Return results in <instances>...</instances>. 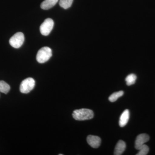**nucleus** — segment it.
<instances>
[{
    "instance_id": "f257e3e1",
    "label": "nucleus",
    "mask_w": 155,
    "mask_h": 155,
    "mask_svg": "<svg viewBox=\"0 0 155 155\" xmlns=\"http://www.w3.org/2000/svg\"><path fill=\"white\" fill-rule=\"evenodd\" d=\"M94 116L93 111L88 109H81L73 111V118L78 121H84L92 119Z\"/></svg>"
},
{
    "instance_id": "f03ea898",
    "label": "nucleus",
    "mask_w": 155,
    "mask_h": 155,
    "mask_svg": "<svg viewBox=\"0 0 155 155\" xmlns=\"http://www.w3.org/2000/svg\"><path fill=\"white\" fill-rule=\"evenodd\" d=\"M52 56V50L48 47L42 48L36 55V60L40 64H43L48 61Z\"/></svg>"
},
{
    "instance_id": "7ed1b4c3",
    "label": "nucleus",
    "mask_w": 155,
    "mask_h": 155,
    "mask_svg": "<svg viewBox=\"0 0 155 155\" xmlns=\"http://www.w3.org/2000/svg\"><path fill=\"white\" fill-rule=\"evenodd\" d=\"M35 86V81L31 78H28L22 81L20 85V91L23 94H27L33 89Z\"/></svg>"
},
{
    "instance_id": "20e7f679",
    "label": "nucleus",
    "mask_w": 155,
    "mask_h": 155,
    "mask_svg": "<svg viewBox=\"0 0 155 155\" xmlns=\"http://www.w3.org/2000/svg\"><path fill=\"white\" fill-rule=\"evenodd\" d=\"M25 38L24 34L21 32H17L14 34L9 40V43L11 46L15 48L21 47L24 43Z\"/></svg>"
},
{
    "instance_id": "39448f33",
    "label": "nucleus",
    "mask_w": 155,
    "mask_h": 155,
    "mask_svg": "<svg viewBox=\"0 0 155 155\" xmlns=\"http://www.w3.org/2000/svg\"><path fill=\"white\" fill-rule=\"evenodd\" d=\"M54 26V22L51 18H47L44 21L40 27L41 33L42 35L47 36L52 30Z\"/></svg>"
},
{
    "instance_id": "423d86ee",
    "label": "nucleus",
    "mask_w": 155,
    "mask_h": 155,
    "mask_svg": "<svg viewBox=\"0 0 155 155\" xmlns=\"http://www.w3.org/2000/svg\"><path fill=\"white\" fill-rule=\"evenodd\" d=\"M150 137L146 134H142L137 136L136 139L135 147L137 150H139L145 143L149 140Z\"/></svg>"
},
{
    "instance_id": "0eeeda50",
    "label": "nucleus",
    "mask_w": 155,
    "mask_h": 155,
    "mask_svg": "<svg viewBox=\"0 0 155 155\" xmlns=\"http://www.w3.org/2000/svg\"><path fill=\"white\" fill-rule=\"evenodd\" d=\"M88 144L94 148H97L101 144V139L97 136L90 135L87 138Z\"/></svg>"
},
{
    "instance_id": "6e6552de",
    "label": "nucleus",
    "mask_w": 155,
    "mask_h": 155,
    "mask_svg": "<svg viewBox=\"0 0 155 155\" xmlns=\"http://www.w3.org/2000/svg\"><path fill=\"white\" fill-rule=\"evenodd\" d=\"M130 116V113L128 110H125L122 113L119 119V125L120 127H123L126 125L128 122Z\"/></svg>"
},
{
    "instance_id": "1a4fd4ad",
    "label": "nucleus",
    "mask_w": 155,
    "mask_h": 155,
    "mask_svg": "<svg viewBox=\"0 0 155 155\" xmlns=\"http://www.w3.org/2000/svg\"><path fill=\"white\" fill-rule=\"evenodd\" d=\"M126 146V143L125 142L122 140H119L115 147L114 155H122L125 150Z\"/></svg>"
},
{
    "instance_id": "9d476101",
    "label": "nucleus",
    "mask_w": 155,
    "mask_h": 155,
    "mask_svg": "<svg viewBox=\"0 0 155 155\" xmlns=\"http://www.w3.org/2000/svg\"><path fill=\"white\" fill-rule=\"evenodd\" d=\"M58 0H45L41 5V8L47 10L53 8L58 2Z\"/></svg>"
},
{
    "instance_id": "9b49d317",
    "label": "nucleus",
    "mask_w": 155,
    "mask_h": 155,
    "mask_svg": "<svg viewBox=\"0 0 155 155\" xmlns=\"http://www.w3.org/2000/svg\"><path fill=\"white\" fill-rule=\"evenodd\" d=\"M10 90V86L4 81H0V92L7 94Z\"/></svg>"
},
{
    "instance_id": "f8f14e48",
    "label": "nucleus",
    "mask_w": 155,
    "mask_h": 155,
    "mask_svg": "<svg viewBox=\"0 0 155 155\" xmlns=\"http://www.w3.org/2000/svg\"><path fill=\"white\" fill-rule=\"evenodd\" d=\"M137 76L134 74H130L127 75L125 78L126 84L128 86L132 85L135 83L137 79Z\"/></svg>"
},
{
    "instance_id": "ddd939ff",
    "label": "nucleus",
    "mask_w": 155,
    "mask_h": 155,
    "mask_svg": "<svg viewBox=\"0 0 155 155\" xmlns=\"http://www.w3.org/2000/svg\"><path fill=\"white\" fill-rule=\"evenodd\" d=\"M124 94V92L123 91H119L114 93L109 97V101L111 102H114L117 101L119 97L123 96Z\"/></svg>"
},
{
    "instance_id": "4468645a",
    "label": "nucleus",
    "mask_w": 155,
    "mask_h": 155,
    "mask_svg": "<svg viewBox=\"0 0 155 155\" xmlns=\"http://www.w3.org/2000/svg\"><path fill=\"white\" fill-rule=\"evenodd\" d=\"M73 0H60L59 5L61 8L67 9L71 7L73 2Z\"/></svg>"
},
{
    "instance_id": "2eb2a0df",
    "label": "nucleus",
    "mask_w": 155,
    "mask_h": 155,
    "mask_svg": "<svg viewBox=\"0 0 155 155\" xmlns=\"http://www.w3.org/2000/svg\"><path fill=\"white\" fill-rule=\"evenodd\" d=\"M139 150V151L137 154V155H146L149 151V147L145 144Z\"/></svg>"
}]
</instances>
